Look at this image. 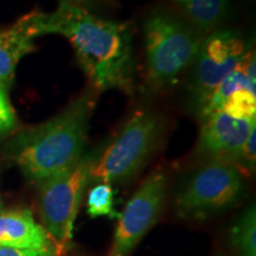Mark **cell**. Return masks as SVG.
Masks as SVG:
<instances>
[{"instance_id":"12","label":"cell","mask_w":256,"mask_h":256,"mask_svg":"<svg viewBox=\"0 0 256 256\" xmlns=\"http://www.w3.org/2000/svg\"><path fill=\"white\" fill-rule=\"evenodd\" d=\"M174 2L202 32L215 30L230 8V0H174Z\"/></svg>"},{"instance_id":"14","label":"cell","mask_w":256,"mask_h":256,"mask_svg":"<svg viewBox=\"0 0 256 256\" xmlns=\"http://www.w3.org/2000/svg\"><path fill=\"white\" fill-rule=\"evenodd\" d=\"M232 246L238 256H256V210L249 206L232 229Z\"/></svg>"},{"instance_id":"5","label":"cell","mask_w":256,"mask_h":256,"mask_svg":"<svg viewBox=\"0 0 256 256\" xmlns=\"http://www.w3.org/2000/svg\"><path fill=\"white\" fill-rule=\"evenodd\" d=\"M162 133L158 115L147 110L138 112L98 154L92 179L110 185L132 180L156 151Z\"/></svg>"},{"instance_id":"19","label":"cell","mask_w":256,"mask_h":256,"mask_svg":"<svg viewBox=\"0 0 256 256\" xmlns=\"http://www.w3.org/2000/svg\"><path fill=\"white\" fill-rule=\"evenodd\" d=\"M56 248L40 249H16L8 247H0V256H56Z\"/></svg>"},{"instance_id":"4","label":"cell","mask_w":256,"mask_h":256,"mask_svg":"<svg viewBox=\"0 0 256 256\" xmlns=\"http://www.w3.org/2000/svg\"><path fill=\"white\" fill-rule=\"evenodd\" d=\"M98 151L83 153L75 164L38 184L44 228L60 247H69L83 197L92 180Z\"/></svg>"},{"instance_id":"1","label":"cell","mask_w":256,"mask_h":256,"mask_svg":"<svg viewBox=\"0 0 256 256\" xmlns=\"http://www.w3.org/2000/svg\"><path fill=\"white\" fill-rule=\"evenodd\" d=\"M28 16L38 37L60 34L72 43L95 90H133L136 64L127 24L98 18L83 6L66 2L52 14L32 12Z\"/></svg>"},{"instance_id":"18","label":"cell","mask_w":256,"mask_h":256,"mask_svg":"<svg viewBox=\"0 0 256 256\" xmlns=\"http://www.w3.org/2000/svg\"><path fill=\"white\" fill-rule=\"evenodd\" d=\"M256 164V128L252 130L249 136L246 140L244 145L242 147V151L240 153V156L236 162V168L240 171H244L247 174H252V172L255 171Z\"/></svg>"},{"instance_id":"13","label":"cell","mask_w":256,"mask_h":256,"mask_svg":"<svg viewBox=\"0 0 256 256\" xmlns=\"http://www.w3.org/2000/svg\"><path fill=\"white\" fill-rule=\"evenodd\" d=\"M238 89H248V90L256 92V81H252V78H249L246 75V72L241 68V64L235 72L230 74L228 78L216 88L211 98L197 112V114L200 115V119H203V118L209 116L215 112L220 110L223 104L228 100L229 96L234 94L236 90H238Z\"/></svg>"},{"instance_id":"7","label":"cell","mask_w":256,"mask_h":256,"mask_svg":"<svg viewBox=\"0 0 256 256\" xmlns=\"http://www.w3.org/2000/svg\"><path fill=\"white\" fill-rule=\"evenodd\" d=\"M250 46L230 30L215 31L200 43L194 62L190 92L196 110L206 104L216 88L238 68Z\"/></svg>"},{"instance_id":"17","label":"cell","mask_w":256,"mask_h":256,"mask_svg":"<svg viewBox=\"0 0 256 256\" xmlns=\"http://www.w3.org/2000/svg\"><path fill=\"white\" fill-rule=\"evenodd\" d=\"M18 118L8 98V89L0 82V139L14 133Z\"/></svg>"},{"instance_id":"15","label":"cell","mask_w":256,"mask_h":256,"mask_svg":"<svg viewBox=\"0 0 256 256\" xmlns=\"http://www.w3.org/2000/svg\"><path fill=\"white\" fill-rule=\"evenodd\" d=\"M115 191L113 185L100 183L89 191L87 197V212L92 218L110 217L119 218L120 214L114 209Z\"/></svg>"},{"instance_id":"2","label":"cell","mask_w":256,"mask_h":256,"mask_svg":"<svg viewBox=\"0 0 256 256\" xmlns=\"http://www.w3.org/2000/svg\"><path fill=\"white\" fill-rule=\"evenodd\" d=\"M95 106L96 92H84L52 119L12 136L4 146L6 156L36 185L64 171L84 153Z\"/></svg>"},{"instance_id":"21","label":"cell","mask_w":256,"mask_h":256,"mask_svg":"<svg viewBox=\"0 0 256 256\" xmlns=\"http://www.w3.org/2000/svg\"><path fill=\"white\" fill-rule=\"evenodd\" d=\"M0 209H2V200H0Z\"/></svg>"},{"instance_id":"3","label":"cell","mask_w":256,"mask_h":256,"mask_svg":"<svg viewBox=\"0 0 256 256\" xmlns=\"http://www.w3.org/2000/svg\"><path fill=\"white\" fill-rule=\"evenodd\" d=\"M196 32L168 12L156 11L145 23L147 81L160 90L174 84L192 66L200 46Z\"/></svg>"},{"instance_id":"6","label":"cell","mask_w":256,"mask_h":256,"mask_svg":"<svg viewBox=\"0 0 256 256\" xmlns=\"http://www.w3.org/2000/svg\"><path fill=\"white\" fill-rule=\"evenodd\" d=\"M243 192L244 180L236 166L208 162L178 191L174 211L182 220H206L238 204Z\"/></svg>"},{"instance_id":"9","label":"cell","mask_w":256,"mask_h":256,"mask_svg":"<svg viewBox=\"0 0 256 256\" xmlns=\"http://www.w3.org/2000/svg\"><path fill=\"white\" fill-rule=\"evenodd\" d=\"M200 121L198 154L208 162L235 166L246 140L256 128V119H235L218 110Z\"/></svg>"},{"instance_id":"10","label":"cell","mask_w":256,"mask_h":256,"mask_svg":"<svg viewBox=\"0 0 256 256\" xmlns=\"http://www.w3.org/2000/svg\"><path fill=\"white\" fill-rule=\"evenodd\" d=\"M0 247L34 250L56 248L49 232L28 209L0 212Z\"/></svg>"},{"instance_id":"16","label":"cell","mask_w":256,"mask_h":256,"mask_svg":"<svg viewBox=\"0 0 256 256\" xmlns=\"http://www.w3.org/2000/svg\"><path fill=\"white\" fill-rule=\"evenodd\" d=\"M220 110L235 119H256V92L238 89L229 96Z\"/></svg>"},{"instance_id":"8","label":"cell","mask_w":256,"mask_h":256,"mask_svg":"<svg viewBox=\"0 0 256 256\" xmlns=\"http://www.w3.org/2000/svg\"><path fill=\"white\" fill-rule=\"evenodd\" d=\"M168 177L154 171L144 180L130 198L115 230L113 244L107 256H130L159 220L168 194Z\"/></svg>"},{"instance_id":"20","label":"cell","mask_w":256,"mask_h":256,"mask_svg":"<svg viewBox=\"0 0 256 256\" xmlns=\"http://www.w3.org/2000/svg\"><path fill=\"white\" fill-rule=\"evenodd\" d=\"M62 2H70V4H75V5L83 6V8H84L86 5H92L94 4V2H100L102 0H62Z\"/></svg>"},{"instance_id":"11","label":"cell","mask_w":256,"mask_h":256,"mask_svg":"<svg viewBox=\"0 0 256 256\" xmlns=\"http://www.w3.org/2000/svg\"><path fill=\"white\" fill-rule=\"evenodd\" d=\"M36 32L28 14L8 30L0 31V82L10 89L19 62L34 50Z\"/></svg>"}]
</instances>
